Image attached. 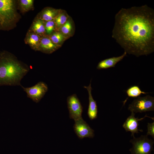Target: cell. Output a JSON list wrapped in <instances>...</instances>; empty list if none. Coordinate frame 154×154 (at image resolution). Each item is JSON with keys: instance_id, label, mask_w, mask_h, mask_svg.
I'll use <instances>...</instances> for the list:
<instances>
[{"instance_id": "cell-1", "label": "cell", "mask_w": 154, "mask_h": 154, "mask_svg": "<svg viewBox=\"0 0 154 154\" xmlns=\"http://www.w3.org/2000/svg\"><path fill=\"white\" fill-rule=\"evenodd\" d=\"M112 37L125 52L137 57L154 51V11L146 5L122 8L115 16Z\"/></svg>"}, {"instance_id": "cell-2", "label": "cell", "mask_w": 154, "mask_h": 154, "mask_svg": "<svg viewBox=\"0 0 154 154\" xmlns=\"http://www.w3.org/2000/svg\"><path fill=\"white\" fill-rule=\"evenodd\" d=\"M29 70L27 66L8 52L0 53V86L20 85L22 79Z\"/></svg>"}, {"instance_id": "cell-3", "label": "cell", "mask_w": 154, "mask_h": 154, "mask_svg": "<svg viewBox=\"0 0 154 154\" xmlns=\"http://www.w3.org/2000/svg\"><path fill=\"white\" fill-rule=\"evenodd\" d=\"M128 110L135 114L154 110V98L149 95L138 97L129 105Z\"/></svg>"}, {"instance_id": "cell-4", "label": "cell", "mask_w": 154, "mask_h": 154, "mask_svg": "<svg viewBox=\"0 0 154 154\" xmlns=\"http://www.w3.org/2000/svg\"><path fill=\"white\" fill-rule=\"evenodd\" d=\"M130 142L133 145L134 154H149L152 149L154 141L149 139L147 135L136 138L133 137Z\"/></svg>"}, {"instance_id": "cell-5", "label": "cell", "mask_w": 154, "mask_h": 154, "mask_svg": "<svg viewBox=\"0 0 154 154\" xmlns=\"http://www.w3.org/2000/svg\"><path fill=\"white\" fill-rule=\"evenodd\" d=\"M21 86L26 93L27 97L36 103L40 100L48 90L47 84L42 82H39L30 87Z\"/></svg>"}, {"instance_id": "cell-6", "label": "cell", "mask_w": 154, "mask_h": 154, "mask_svg": "<svg viewBox=\"0 0 154 154\" xmlns=\"http://www.w3.org/2000/svg\"><path fill=\"white\" fill-rule=\"evenodd\" d=\"M67 102L70 118L75 121L82 118L83 107L76 95L74 94L68 96Z\"/></svg>"}, {"instance_id": "cell-7", "label": "cell", "mask_w": 154, "mask_h": 154, "mask_svg": "<svg viewBox=\"0 0 154 154\" xmlns=\"http://www.w3.org/2000/svg\"><path fill=\"white\" fill-rule=\"evenodd\" d=\"M74 121V129L79 138L82 139L86 137L92 138L94 137V131L82 118Z\"/></svg>"}, {"instance_id": "cell-8", "label": "cell", "mask_w": 154, "mask_h": 154, "mask_svg": "<svg viewBox=\"0 0 154 154\" xmlns=\"http://www.w3.org/2000/svg\"><path fill=\"white\" fill-rule=\"evenodd\" d=\"M0 12L10 23L15 21L17 15L14 1L0 0Z\"/></svg>"}, {"instance_id": "cell-9", "label": "cell", "mask_w": 154, "mask_h": 154, "mask_svg": "<svg viewBox=\"0 0 154 154\" xmlns=\"http://www.w3.org/2000/svg\"><path fill=\"white\" fill-rule=\"evenodd\" d=\"M135 113L131 112V115L127 118L123 125V127L126 132H131V136L132 137L134 136L135 133H139V131L142 132L143 131L142 129H139L138 128L139 121L147 117L154 119L153 117H149L146 115L144 117L139 118L135 117Z\"/></svg>"}, {"instance_id": "cell-10", "label": "cell", "mask_w": 154, "mask_h": 154, "mask_svg": "<svg viewBox=\"0 0 154 154\" xmlns=\"http://www.w3.org/2000/svg\"><path fill=\"white\" fill-rule=\"evenodd\" d=\"M61 46L56 44L51 40L47 35L41 37L40 42L38 51L51 54L60 47Z\"/></svg>"}, {"instance_id": "cell-11", "label": "cell", "mask_w": 154, "mask_h": 154, "mask_svg": "<svg viewBox=\"0 0 154 154\" xmlns=\"http://www.w3.org/2000/svg\"><path fill=\"white\" fill-rule=\"evenodd\" d=\"M88 92V94L89 106L87 114L91 120L95 119L97 117L98 107L96 101L93 99L92 94V88L91 85V81L88 86H84Z\"/></svg>"}, {"instance_id": "cell-12", "label": "cell", "mask_w": 154, "mask_h": 154, "mask_svg": "<svg viewBox=\"0 0 154 154\" xmlns=\"http://www.w3.org/2000/svg\"><path fill=\"white\" fill-rule=\"evenodd\" d=\"M127 54V53L124 51L123 53L119 56L113 57L101 60L98 64L96 68L98 70H100L114 67L118 62L126 56Z\"/></svg>"}, {"instance_id": "cell-13", "label": "cell", "mask_w": 154, "mask_h": 154, "mask_svg": "<svg viewBox=\"0 0 154 154\" xmlns=\"http://www.w3.org/2000/svg\"><path fill=\"white\" fill-rule=\"evenodd\" d=\"M62 12L61 10L47 7L40 13L37 17L44 21H53Z\"/></svg>"}, {"instance_id": "cell-14", "label": "cell", "mask_w": 154, "mask_h": 154, "mask_svg": "<svg viewBox=\"0 0 154 154\" xmlns=\"http://www.w3.org/2000/svg\"><path fill=\"white\" fill-rule=\"evenodd\" d=\"M41 37L29 30L25 39L26 44H28L33 50L38 51L40 42Z\"/></svg>"}, {"instance_id": "cell-15", "label": "cell", "mask_w": 154, "mask_h": 154, "mask_svg": "<svg viewBox=\"0 0 154 154\" xmlns=\"http://www.w3.org/2000/svg\"><path fill=\"white\" fill-rule=\"evenodd\" d=\"M29 30L40 37L46 35L44 21L38 17L34 20Z\"/></svg>"}, {"instance_id": "cell-16", "label": "cell", "mask_w": 154, "mask_h": 154, "mask_svg": "<svg viewBox=\"0 0 154 154\" xmlns=\"http://www.w3.org/2000/svg\"><path fill=\"white\" fill-rule=\"evenodd\" d=\"M48 36L53 42L60 46L68 38V37L58 31L54 32Z\"/></svg>"}, {"instance_id": "cell-17", "label": "cell", "mask_w": 154, "mask_h": 154, "mask_svg": "<svg viewBox=\"0 0 154 154\" xmlns=\"http://www.w3.org/2000/svg\"><path fill=\"white\" fill-rule=\"evenodd\" d=\"M68 17L66 13L62 12L54 19V21L55 24L56 31H58L59 29L67 21Z\"/></svg>"}, {"instance_id": "cell-18", "label": "cell", "mask_w": 154, "mask_h": 154, "mask_svg": "<svg viewBox=\"0 0 154 154\" xmlns=\"http://www.w3.org/2000/svg\"><path fill=\"white\" fill-rule=\"evenodd\" d=\"M126 93L129 97L137 98L141 94H146L148 92L142 91L137 86H133L129 88L126 91Z\"/></svg>"}, {"instance_id": "cell-19", "label": "cell", "mask_w": 154, "mask_h": 154, "mask_svg": "<svg viewBox=\"0 0 154 154\" xmlns=\"http://www.w3.org/2000/svg\"><path fill=\"white\" fill-rule=\"evenodd\" d=\"M73 30L72 23L69 19L59 29L58 32L62 33L67 37L71 35Z\"/></svg>"}, {"instance_id": "cell-20", "label": "cell", "mask_w": 154, "mask_h": 154, "mask_svg": "<svg viewBox=\"0 0 154 154\" xmlns=\"http://www.w3.org/2000/svg\"><path fill=\"white\" fill-rule=\"evenodd\" d=\"M19 5L20 9L22 12H27L33 8L34 0H19Z\"/></svg>"}, {"instance_id": "cell-21", "label": "cell", "mask_w": 154, "mask_h": 154, "mask_svg": "<svg viewBox=\"0 0 154 154\" xmlns=\"http://www.w3.org/2000/svg\"><path fill=\"white\" fill-rule=\"evenodd\" d=\"M44 25L46 33L49 35L56 31L55 24L54 20L44 21Z\"/></svg>"}, {"instance_id": "cell-22", "label": "cell", "mask_w": 154, "mask_h": 154, "mask_svg": "<svg viewBox=\"0 0 154 154\" xmlns=\"http://www.w3.org/2000/svg\"><path fill=\"white\" fill-rule=\"evenodd\" d=\"M10 23L0 12V29H6Z\"/></svg>"}, {"instance_id": "cell-23", "label": "cell", "mask_w": 154, "mask_h": 154, "mask_svg": "<svg viewBox=\"0 0 154 154\" xmlns=\"http://www.w3.org/2000/svg\"><path fill=\"white\" fill-rule=\"evenodd\" d=\"M147 135H151L154 139V121L151 123H148L147 125Z\"/></svg>"}]
</instances>
